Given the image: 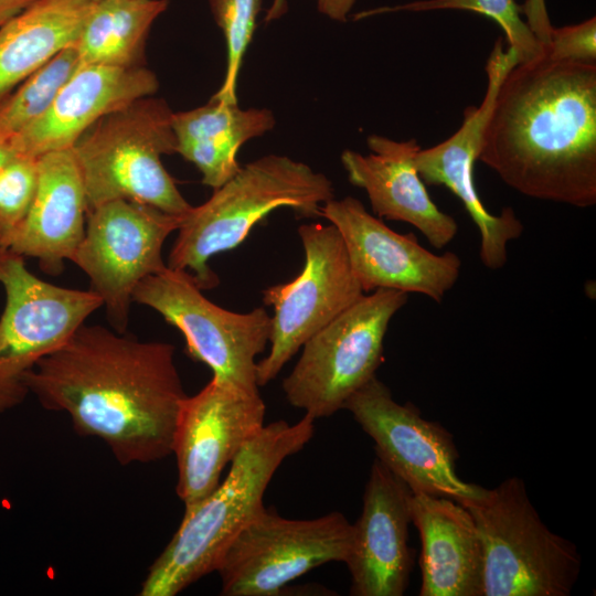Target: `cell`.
Listing matches in <instances>:
<instances>
[{
    "label": "cell",
    "instance_id": "cell-33",
    "mask_svg": "<svg viewBox=\"0 0 596 596\" xmlns=\"http://www.w3.org/2000/svg\"><path fill=\"white\" fill-rule=\"evenodd\" d=\"M17 153L12 151V149L7 146L4 142L0 140V167L6 164L9 160H11Z\"/></svg>",
    "mask_w": 596,
    "mask_h": 596
},
{
    "label": "cell",
    "instance_id": "cell-3",
    "mask_svg": "<svg viewBox=\"0 0 596 596\" xmlns=\"http://www.w3.org/2000/svg\"><path fill=\"white\" fill-rule=\"evenodd\" d=\"M308 414L294 423L265 425L234 457L227 476L200 501L184 507L170 542L148 570L140 596H175L215 572L236 534L264 508L263 498L283 461L315 433Z\"/></svg>",
    "mask_w": 596,
    "mask_h": 596
},
{
    "label": "cell",
    "instance_id": "cell-13",
    "mask_svg": "<svg viewBox=\"0 0 596 596\" xmlns=\"http://www.w3.org/2000/svg\"><path fill=\"white\" fill-rule=\"evenodd\" d=\"M343 408L372 438L376 458L413 493L448 498L462 505L485 496L486 488L457 473L458 453L451 434L423 418L414 404L397 403L376 375L355 391Z\"/></svg>",
    "mask_w": 596,
    "mask_h": 596
},
{
    "label": "cell",
    "instance_id": "cell-9",
    "mask_svg": "<svg viewBox=\"0 0 596 596\" xmlns=\"http://www.w3.org/2000/svg\"><path fill=\"white\" fill-rule=\"evenodd\" d=\"M0 285L6 305L0 317V413L24 402V377L45 355L63 345L103 306L88 290L38 278L24 257L0 245Z\"/></svg>",
    "mask_w": 596,
    "mask_h": 596
},
{
    "label": "cell",
    "instance_id": "cell-24",
    "mask_svg": "<svg viewBox=\"0 0 596 596\" xmlns=\"http://www.w3.org/2000/svg\"><path fill=\"white\" fill-rule=\"evenodd\" d=\"M168 0L93 1L74 44L81 64L142 66L155 20Z\"/></svg>",
    "mask_w": 596,
    "mask_h": 596
},
{
    "label": "cell",
    "instance_id": "cell-22",
    "mask_svg": "<svg viewBox=\"0 0 596 596\" xmlns=\"http://www.w3.org/2000/svg\"><path fill=\"white\" fill-rule=\"evenodd\" d=\"M274 126L275 116L267 108L242 109L213 97L203 106L172 114L177 153L193 163L202 183L213 190L240 170V148Z\"/></svg>",
    "mask_w": 596,
    "mask_h": 596
},
{
    "label": "cell",
    "instance_id": "cell-16",
    "mask_svg": "<svg viewBox=\"0 0 596 596\" xmlns=\"http://www.w3.org/2000/svg\"><path fill=\"white\" fill-rule=\"evenodd\" d=\"M408 486L379 458L370 470L363 508L352 524V541L344 561L353 596H402L413 566L408 546L412 523Z\"/></svg>",
    "mask_w": 596,
    "mask_h": 596
},
{
    "label": "cell",
    "instance_id": "cell-14",
    "mask_svg": "<svg viewBox=\"0 0 596 596\" xmlns=\"http://www.w3.org/2000/svg\"><path fill=\"white\" fill-rule=\"evenodd\" d=\"M259 392L213 379L181 405L172 440L178 466L177 494L193 504L220 483L227 464L265 426Z\"/></svg>",
    "mask_w": 596,
    "mask_h": 596
},
{
    "label": "cell",
    "instance_id": "cell-30",
    "mask_svg": "<svg viewBox=\"0 0 596 596\" xmlns=\"http://www.w3.org/2000/svg\"><path fill=\"white\" fill-rule=\"evenodd\" d=\"M356 0H318L317 7L320 13L331 20L345 22ZM286 0H274L266 13L265 21L269 22L279 18L286 10Z\"/></svg>",
    "mask_w": 596,
    "mask_h": 596
},
{
    "label": "cell",
    "instance_id": "cell-10",
    "mask_svg": "<svg viewBox=\"0 0 596 596\" xmlns=\"http://www.w3.org/2000/svg\"><path fill=\"white\" fill-rule=\"evenodd\" d=\"M352 524L338 511L315 519H287L265 507L222 553L225 596H275L315 567L345 561Z\"/></svg>",
    "mask_w": 596,
    "mask_h": 596
},
{
    "label": "cell",
    "instance_id": "cell-8",
    "mask_svg": "<svg viewBox=\"0 0 596 596\" xmlns=\"http://www.w3.org/2000/svg\"><path fill=\"white\" fill-rule=\"evenodd\" d=\"M132 300L179 329L189 354L206 364L213 379L259 392L256 356L265 351L272 330V317L264 307L248 312L224 309L202 294L190 273L168 266L143 278Z\"/></svg>",
    "mask_w": 596,
    "mask_h": 596
},
{
    "label": "cell",
    "instance_id": "cell-17",
    "mask_svg": "<svg viewBox=\"0 0 596 596\" xmlns=\"http://www.w3.org/2000/svg\"><path fill=\"white\" fill-rule=\"evenodd\" d=\"M158 87L156 74L145 65L79 64L49 109L8 146L17 155L36 158L73 148L100 118L136 99L151 96Z\"/></svg>",
    "mask_w": 596,
    "mask_h": 596
},
{
    "label": "cell",
    "instance_id": "cell-6",
    "mask_svg": "<svg viewBox=\"0 0 596 596\" xmlns=\"http://www.w3.org/2000/svg\"><path fill=\"white\" fill-rule=\"evenodd\" d=\"M464 507L482 547V596L571 595L581 555L542 521L522 479L510 477Z\"/></svg>",
    "mask_w": 596,
    "mask_h": 596
},
{
    "label": "cell",
    "instance_id": "cell-21",
    "mask_svg": "<svg viewBox=\"0 0 596 596\" xmlns=\"http://www.w3.org/2000/svg\"><path fill=\"white\" fill-rule=\"evenodd\" d=\"M421 538V596H482V547L470 512L457 501L413 493Z\"/></svg>",
    "mask_w": 596,
    "mask_h": 596
},
{
    "label": "cell",
    "instance_id": "cell-28",
    "mask_svg": "<svg viewBox=\"0 0 596 596\" xmlns=\"http://www.w3.org/2000/svg\"><path fill=\"white\" fill-rule=\"evenodd\" d=\"M36 182V157L15 155L0 167V245L7 247L24 221Z\"/></svg>",
    "mask_w": 596,
    "mask_h": 596
},
{
    "label": "cell",
    "instance_id": "cell-2",
    "mask_svg": "<svg viewBox=\"0 0 596 596\" xmlns=\"http://www.w3.org/2000/svg\"><path fill=\"white\" fill-rule=\"evenodd\" d=\"M478 160L525 196L595 205L596 63L515 64L497 91Z\"/></svg>",
    "mask_w": 596,
    "mask_h": 596
},
{
    "label": "cell",
    "instance_id": "cell-12",
    "mask_svg": "<svg viewBox=\"0 0 596 596\" xmlns=\"http://www.w3.org/2000/svg\"><path fill=\"white\" fill-rule=\"evenodd\" d=\"M181 219L125 199L87 212L85 234L71 262L87 275L115 331L126 332L136 286L167 268L162 246Z\"/></svg>",
    "mask_w": 596,
    "mask_h": 596
},
{
    "label": "cell",
    "instance_id": "cell-20",
    "mask_svg": "<svg viewBox=\"0 0 596 596\" xmlns=\"http://www.w3.org/2000/svg\"><path fill=\"white\" fill-rule=\"evenodd\" d=\"M87 204L73 149L38 157V182L31 207L7 248L33 257L49 275L63 270L81 244Z\"/></svg>",
    "mask_w": 596,
    "mask_h": 596
},
{
    "label": "cell",
    "instance_id": "cell-32",
    "mask_svg": "<svg viewBox=\"0 0 596 596\" xmlns=\"http://www.w3.org/2000/svg\"><path fill=\"white\" fill-rule=\"evenodd\" d=\"M36 1L38 0H0V26Z\"/></svg>",
    "mask_w": 596,
    "mask_h": 596
},
{
    "label": "cell",
    "instance_id": "cell-34",
    "mask_svg": "<svg viewBox=\"0 0 596 596\" xmlns=\"http://www.w3.org/2000/svg\"><path fill=\"white\" fill-rule=\"evenodd\" d=\"M92 1H97V0H92Z\"/></svg>",
    "mask_w": 596,
    "mask_h": 596
},
{
    "label": "cell",
    "instance_id": "cell-7",
    "mask_svg": "<svg viewBox=\"0 0 596 596\" xmlns=\"http://www.w3.org/2000/svg\"><path fill=\"white\" fill-rule=\"evenodd\" d=\"M407 297L395 289L364 294L309 338L283 381L288 403L315 419L342 409L347 400L376 375L389 324Z\"/></svg>",
    "mask_w": 596,
    "mask_h": 596
},
{
    "label": "cell",
    "instance_id": "cell-19",
    "mask_svg": "<svg viewBox=\"0 0 596 596\" xmlns=\"http://www.w3.org/2000/svg\"><path fill=\"white\" fill-rule=\"evenodd\" d=\"M498 88L499 81L489 78L481 104L465 109L459 129L436 146L421 148L415 156V168L425 184L444 185L462 202L480 234V260L492 270L505 265L508 243L519 238L524 228L512 207L490 213L473 180V167Z\"/></svg>",
    "mask_w": 596,
    "mask_h": 596
},
{
    "label": "cell",
    "instance_id": "cell-23",
    "mask_svg": "<svg viewBox=\"0 0 596 596\" xmlns=\"http://www.w3.org/2000/svg\"><path fill=\"white\" fill-rule=\"evenodd\" d=\"M92 0H38L0 26V104L58 52L74 45Z\"/></svg>",
    "mask_w": 596,
    "mask_h": 596
},
{
    "label": "cell",
    "instance_id": "cell-31",
    "mask_svg": "<svg viewBox=\"0 0 596 596\" xmlns=\"http://www.w3.org/2000/svg\"><path fill=\"white\" fill-rule=\"evenodd\" d=\"M522 13L526 18V24L544 46L549 44L553 25L551 24L545 0H525ZM545 51V50H544Z\"/></svg>",
    "mask_w": 596,
    "mask_h": 596
},
{
    "label": "cell",
    "instance_id": "cell-29",
    "mask_svg": "<svg viewBox=\"0 0 596 596\" xmlns=\"http://www.w3.org/2000/svg\"><path fill=\"white\" fill-rule=\"evenodd\" d=\"M545 57L557 62H596V19L581 23L553 28Z\"/></svg>",
    "mask_w": 596,
    "mask_h": 596
},
{
    "label": "cell",
    "instance_id": "cell-26",
    "mask_svg": "<svg viewBox=\"0 0 596 596\" xmlns=\"http://www.w3.org/2000/svg\"><path fill=\"white\" fill-rule=\"evenodd\" d=\"M435 10H465L492 19L503 30L508 46L514 49L519 63L532 62L545 56L544 46L538 41L526 22L521 19L522 7L514 0H418L364 11L356 14L355 19L386 12Z\"/></svg>",
    "mask_w": 596,
    "mask_h": 596
},
{
    "label": "cell",
    "instance_id": "cell-15",
    "mask_svg": "<svg viewBox=\"0 0 596 596\" xmlns=\"http://www.w3.org/2000/svg\"><path fill=\"white\" fill-rule=\"evenodd\" d=\"M321 216L340 233L365 294L395 289L441 302L460 276L461 259L457 254L426 249L413 233L391 230L353 196L328 201L321 207Z\"/></svg>",
    "mask_w": 596,
    "mask_h": 596
},
{
    "label": "cell",
    "instance_id": "cell-11",
    "mask_svg": "<svg viewBox=\"0 0 596 596\" xmlns=\"http://www.w3.org/2000/svg\"><path fill=\"white\" fill-rule=\"evenodd\" d=\"M298 234L305 252L300 274L262 291L274 315L269 353L257 362L258 386L273 381L309 338L365 294L332 224H302Z\"/></svg>",
    "mask_w": 596,
    "mask_h": 596
},
{
    "label": "cell",
    "instance_id": "cell-27",
    "mask_svg": "<svg viewBox=\"0 0 596 596\" xmlns=\"http://www.w3.org/2000/svg\"><path fill=\"white\" fill-rule=\"evenodd\" d=\"M210 8L226 44L225 76L212 97L237 104V78L244 54L255 32L260 0H210Z\"/></svg>",
    "mask_w": 596,
    "mask_h": 596
},
{
    "label": "cell",
    "instance_id": "cell-1",
    "mask_svg": "<svg viewBox=\"0 0 596 596\" xmlns=\"http://www.w3.org/2000/svg\"><path fill=\"white\" fill-rule=\"evenodd\" d=\"M174 354L171 343L83 323L24 383L42 407L68 414L78 435L102 439L120 465L149 464L172 454L188 396Z\"/></svg>",
    "mask_w": 596,
    "mask_h": 596
},
{
    "label": "cell",
    "instance_id": "cell-5",
    "mask_svg": "<svg viewBox=\"0 0 596 596\" xmlns=\"http://www.w3.org/2000/svg\"><path fill=\"white\" fill-rule=\"evenodd\" d=\"M172 114L166 100L151 96L104 116L73 146L86 194L87 212L125 199L183 216L192 205L162 164L177 153Z\"/></svg>",
    "mask_w": 596,
    "mask_h": 596
},
{
    "label": "cell",
    "instance_id": "cell-25",
    "mask_svg": "<svg viewBox=\"0 0 596 596\" xmlns=\"http://www.w3.org/2000/svg\"><path fill=\"white\" fill-rule=\"evenodd\" d=\"M81 62L74 45L65 47L24 79L0 104V140L8 142L52 105Z\"/></svg>",
    "mask_w": 596,
    "mask_h": 596
},
{
    "label": "cell",
    "instance_id": "cell-18",
    "mask_svg": "<svg viewBox=\"0 0 596 596\" xmlns=\"http://www.w3.org/2000/svg\"><path fill=\"white\" fill-rule=\"evenodd\" d=\"M366 143L371 153L347 149L341 162L350 183L365 191L373 213L413 225L436 249L449 244L458 224L434 203L415 168L417 140L370 135Z\"/></svg>",
    "mask_w": 596,
    "mask_h": 596
},
{
    "label": "cell",
    "instance_id": "cell-4",
    "mask_svg": "<svg viewBox=\"0 0 596 596\" xmlns=\"http://www.w3.org/2000/svg\"><path fill=\"white\" fill-rule=\"evenodd\" d=\"M332 199L334 188L326 174L287 156L260 157L182 216L167 266L190 273L202 290L212 289L219 277L210 259L242 244L268 213L289 207L298 217L312 219Z\"/></svg>",
    "mask_w": 596,
    "mask_h": 596
}]
</instances>
